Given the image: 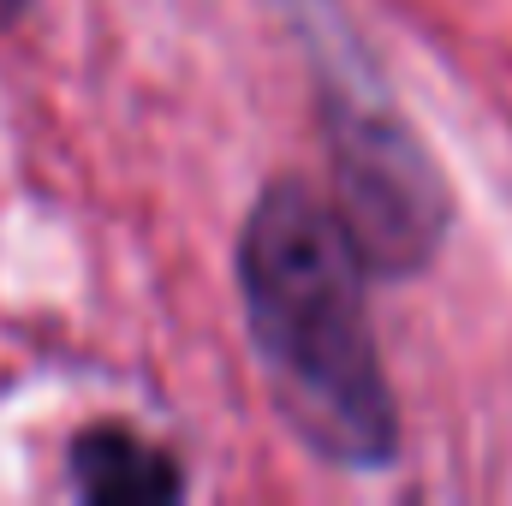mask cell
Masks as SVG:
<instances>
[{"label": "cell", "mask_w": 512, "mask_h": 506, "mask_svg": "<svg viewBox=\"0 0 512 506\" xmlns=\"http://www.w3.org/2000/svg\"><path fill=\"white\" fill-rule=\"evenodd\" d=\"M239 280L262 364L298 435L340 465H382L393 399L364 322V256L334 203L304 185H274L245 227Z\"/></svg>", "instance_id": "6da1fadb"}, {"label": "cell", "mask_w": 512, "mask_h": 506, "mask_svg": "<svg viewBox=\"0 0 512 506\" xmlns=\"http://www.w3.org/2000/svg\"><path fill=\"white\" fill-rule=\"evenodd\" d=\"M334 215L352 251L382 274H405L435 251L447 227L441 179L429 155L399 131V120L340 114L334 126Z\"/></svg>", "instance_id": "7a4b0ae2"}, {"label": "cell", "mask_w": 512, "mask_h": 506, "mask_svg": "<svg viewBox=\"0 0 512 506\" xmlns=\"http://www.w3.org/2000/svg\"><path fill=\"white\" fill-rule=\"evenodd\" d=\"M72 477H78V495L108 506H149L179 495V471L167 465V453H155L126 429H90L72 453Z\"/></svg>", "instance_id": "3957f363"}]
</instances>
